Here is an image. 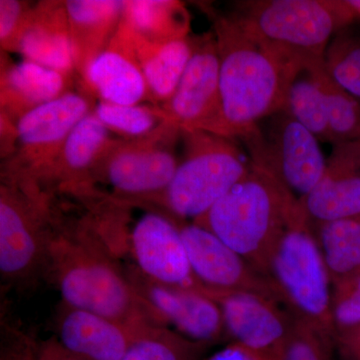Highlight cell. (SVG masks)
Listing matches in <instances>:
<instances>
[{
    "instance_id": "obj_1",
    "label": "cell",
    "mask_w": 360,
    "mask_h": 360,
    "mask_svg": "<svg viewBox=\"0 0 360 360\" xmlns=\"http://www.w3.org/2000/svg\"><path fill=\"white\" fill-rule=\"evenodd\" d=\"M80 219L52 212L46 276L61 302L120 322L129 328L167 326L130 283L124 266Z\"/></svg>"
},
{
    "instance_id": "obj_2",
    "label": "cell",
    "mask_w": 360,
    "mask_h": 360,
    "mask_svg": "<svg viewBox=\"0 0 360 360\" xmlns=\"http://www.w3.org/2000/svg\"><path fill=\"white\" fill-rule=\"evenodd\" d=\"M205 11L219 46L221 135L241 139L284 110L291 82L302 70L258 41L231 13Z\"/></svg>"
},
{
    "instance_id": "obj_3",
    "label": "cell",
    "mask_w": 360,
    "mask_h": 360,
    "mask_svg": "<svg viewBox=\"0 0 360 360\" xmlns=\"http://www.w3.org/2000/svg\"><path fill=\"white\" fill-rule=\"evenodd\" d=\"M297 205L278 180L251 163L248 174L193 222L212 231L265 276L270 255Z\"/></svg>"
},
{
    "instance_id": "obj_4",
    "label": "cell",
    "mask_w": 360,
    "mask_h": 360,
    "mask_svg": "<svg viewBox=\"0 0 360 360\" xmlns=\"http://www.w3.org/2000/svg\"><path fill=\"white\" fill-rule=\"evenodd\" d=\"M267 49L300 70L323 65L326 49L356 16L345 0H246L231 11Z\"/></svg>"
},
{
    "instance_id": "obj_5",
    "label": "cell",
    "mask_w": 360,
    "mask_h": 360,
    "mask_svg": "<svg viewBox=\"0 0 360 360\" xmlns=\"http://www.w3.org/2000/svg\"><path fill=\"white\" fill-rule=\"evenodd\" d=\"M265 276L279 302L296 321L335 335L331 314L333 283L300 200L270 255Z\"/></svg>"
},
{
    "instance_id": "obj_6",
    "label": "cell",
    "mask_w": 360,
    "mask_h": 360,
    "mask_svg": "<svg viewBox=\"0 0 360 360\" xmlns=\"http://www.w3.org/2000/svg\"><path fill=\"white\" fill-rule=\"evenodd\" d=\"M181 139L184 158L174 179L148 210L195 221L248 174L251 162L234 139L198 129H181Z\"/></svg>"
},
{
    "instance_id": "obj_7",
    "label": "cell",
    "mask_w": 360,
    "mask_h": 360,
    "mask_svg": "<svg viewBox=\"0 0 360 360\" xmlns=\"http://www.w3.org/2000/svg\"><path fill=\"white\" fill-rule=\"evenodd\" d=\"M52 224L51 195L21 175L1 172L0 272L11 285L46 276Z\"/></svg>"
},
{
    "instance_id": "obj_8",
    "label": "cell",
    "mask_w": 360,
    "mask_h": 360,
    "mask_svg": "<svg viewBox=\"0 0 360 360\" xmlns=\"http://www.w3.org/2000/svg\"><path fill=\"white\" fill-rule=\"evenodd\" d=\"M181 129L165 122L155 134L137 139H115L92 172L90 182H104L113 198L149 207L165 193L179 160L175 153Z\"/></svg>"
},
{
    "instance_id": "obj_9",
    "label": "cell",
    "mask_w": 360,
    "mask_h": 360,
    "mask_svg": "<svg viewBox=\"0 0 360 360\" xmlns=\"http://www.w3.org/2000/svg\"><path fill=\"white\" fill-rule=\"evenodd\" d=\"M250 162L278 180L297 200L321 179L328 158L319 141L285 110L262 120L241 139Z\"/></svg>"
},
{
    "instance_id": "obj_10",
    "label": "cell",
    "mask_w": 360,
    "mask_h": 360,
    "mask_svg": "<svg viewBox=\"0 0 360 360\" xmlns=\"http://www.w3.org/2000/svg\"><path fill=\"white\" fill-rule=\"evenodd\" d=\"M94 110L86 91H71L28 111L16 122L15 151L1 172L39 179L58 155L71 130Z\"/></svg>"
},
{
    "instance_id": "obj_11",
    "label": "cell",
    "mask_w": 360,
    "mask_h": 360,
    "mask_svg": "<svg viewBox=\"0 0 360 360\" xmlns=\"http://www.w3.org/2000/svg\"><path fill=\"white\" fill-rule=\"evenodd\" d=\"M161 110L180 129L221 135L219 52L213 32L195 37L193 56L174 94Z\"/></svg>"
},
{
    "instance_id": "obj_12",
    "label": "cell",
    "mask_w": 360,
    "mask_h": 360,
    "mask_svg": "<svg viewBox=\"0 0 360 360\" xmlns=\"http://www.w3.org/2000/svg\"><path fill=\"white\" fill-rule=\"evenodd\" d=\"M177 220L194 276L210 297L219 292H250L279 302L267 277L245 258L205 227Z\"/></svg>"
},
{
    "instance_id": "obj_13",
    "label": "cell",
    "mask_w": 360,
    "mask_h": 360,
    "mask_svg": "<svg viewBox=\"0 0 360 360\" xmlns=\"http://www.w3.org/2000/svg\"><path fill=\"white\" fill-rule=\"evenodd\" d=\"M129 252L144 276L163 285L205 293L194 276L179 220L160 210H148L129 233Z\"/></svg>"
},
{
    "instance_id": "obj_14",
    "label": "cell",
    "mask_w": 360,
    "mask_h": 360,
    "mask_svg": "<svg viewBox=\"0 0 360 360\" xmlns=\"http://www.w3.org/2000/svg\"><path fill=\"white\" fill-rule=\"evenodd\" d=\"M233 342L281 359L295 319L281 303L250 292L213 293Z\"/></svg>"
},
{
    "instance_id": "obj_15",
    "label": "cell",
    "mask_w": 360,
    "mask_h": 360,
    "mask_svg": "<svg viewBox=\"0 0 360 360\" xmlns=\"http://www.w3.org/2000/svg\"><path fill=\"white\" fill-rule=\"evenodd\" d=\"M124 270L137 293L180 335L212 345L226 333L219 305L205 293L156 283L134 264Z\"/></svg>"
},
{
    "instance_id": "obj_16",
    "label": "cell",
    "mask_w": 360,
    "mask_h": 360,
    "mask_svg": "<svg viewBox=\"0 0 360 360\" xmlns=\"http://www.w3.org/2000/svg\"><path fill=\"white\" fill-rule=\"evenodd\" d=\"M56 340L82 360H122L148 329H134L61 302L54 319ZM158 328V326H156Z\"/></svg>"
},
{
    "instance_id": "obj_17",
    "label": "cell",
    "mask_w": 360,
    "mask_h": 360,
    "mask_svg": "<svg viewBox=\"0 0 360 360\" xmlns=\"http://www.w3.org/2000/svg\"><path fill=\"white\" fill-rule=\"evenodd\" d=\"M300 200L310 224L360 215V141L335 144L316 186Z\"/></svg>"
},
{
    "instance_id": "obj_18",
    "label": "cell",
    "mask_w": 360,
    "mask_h": 360,
    "mask_svg": "<svg viewBox=\"0 0 360 360\" xmlns=\"http://www.w3.org/2000/svg\"><path fill=\"white\" fill-rule=\"evenodd\" d=\"M82 80L85 91L99 101L122 105L151 103L134 45L122 23L108 49L90 63Z\"/></svg>"
},
{
    "instance_id": "obj_19",
    "label": "cell",
    "mask_w": 360,
    "mask_h": 360,
    "mask_svg": "<svg viewBox=\"0 0 360 360\" xmlns=\"http://www.w3.org/2000/svg\"><path fill=\"white\" fill-rule=\"evenodd\" d=\"M113 141L110 130L92 110L71 130L58 155L35 181L51 193L54 188L65 191L94 186L90 182L92 172Z\"/></svg>"
},
{
    "instance_id": "obj_20",
    "label": "cell",
    "mask_w": 360,
    "mask_h": 360,
    "mask_svg": "<svg viewBox=\"0 0 360 360\" xmlns=\"http://www.w3.org/2000/svg\"><path fill=\"white\" fill-rule=\"evenodd\" d=\"M16 52L70 77L77 75L65 1L44 0L33 4Z\"/></svg>"
},
{
    "instance_id": "obj_21",
    "label": "cell",
    "mask_w": 360,
    "mask_h": 360,
    "mask_svg": "<svg viewBox=\"0 0 360 360\" xmlns=\"http://www.w3.org/2000/svg\"><path fill=\"white\" fill-rule=\"evenodd\" d=\"M1 113L18 122L21 116L72 90V77L25 60L11 63L1 58Z\"/></svg>"
},
{
    "instance_id": "obj_22",
    "label": "cell",
    "mask_w": 360,
    "mask_h": 360,
    "mask_svg": "<svg viewBox=\"0 0 360 360\" xmlns=\"http://www.w3.org/2000/svg\"><path fill=\"white\" fill-rule=\"evenodd\" d=\"M66 13L75 52V70L84 77L90 63L103 53L122 23V0H68Z\"/></svg>"
},
{
    "instance_id": "obj_23",
    "label": "cell",
    "mask_w": 360,
    "mask_h": 360,
    "mask_svg": "<svg viewBox=\"0 0 360 360\" xmlns=\"http://www.w3.org/2000/svg\"><path fill=\"white\" fill-rule=\"evenodd\" d=\"M125 30L148 84L151 103L161 108L174 94L186 70L193 54L195 37L189 35L163 44H149L135 39L127 28Z\"/></svg>"
},
{
    "instance_id": "obj_24",
    "label": "cell",
    "mask_w": 360,
    "mask_h": 360,
    "mask_svg": "<svg viewBox=\"0 0 360 360\" xmlns=\"http://www.w3.org/2000/svg\"><path fill=\"white\" fill-rule=\"evenodd\" d=\"M122 25L135 39L163 44L191 35L186 4L174 0H127Z\"/></svg>"
},
{
    "instance_id": "obj_25",
    "label": "cell",
    "mask_w": 360,
    "mask_h": 360,
    "mask_svg": "<svg viewBox=\"0 0 360 360\" xmlns=\"http://www.w3.org/2000/svg\"><path fill=\"white\" fill-rule=\"evenodd\" d=\"M331 283L360 272V215L311 225Z\"/></svg>"
},
{
    "instance_id": "obj_26",
    "label": "cell",
    "mask_w": 360,
    "mask_h": 360,
    "mask_svg": "<svg viewBox=\"0 0 360 360\" xmlns=\"http://www.w3.org/2000/svg\"><path fill=\"white\" fill-rule=\"evenodd\" d=\"M309 70L326 103L331 144L360 141V101L329 77L323 65Z\"/></svg>"
},
{
    "instance_id": "obj_27",
    "label": "cell",
    "mask_w": 360,
    "mask_h": 360,
    "mask_svg": "<svg viewBox=\"0 0 360 360\" xmlns=\"http://www.w3.org/2000/svg\"><path fill=\"white\" fill-rule=\"evenodd\" d=\"M284 110L319 139L331 143L326 103L321 90L309 70L291 82Z\"/></svg>"
},
{
    "instance_id": "obj_28",
    "label": "cell",
    "mask_w": 360,
    "mask_h": 360,
    "mask_svg": "<svg viewBox=\"0 0 360 360\" xmlns=\"http://www.w3.org/2000/svg\"><path fill=\"white\" fill-rule=\"evenodd\" d=\"M208 345L158 326L137 338L122 360H200Z\"/></svg>"
},
{
    "instance_id": "obj_29",
    "label": "cell",
    "mask_w": 360,
    "mask_h": 360,
    "mask_svg": "<svg viewBox=\"0 0 360 360\" xmlns=\"http://www.w3.org/2000/svg\"><path fill=\"white\" fill-rule=\"evenodd\" d=\"M94 111L110 132L122 135L124 139L148 136L169 122L165 111L156 105H122L99 101Z\"/></svg>"
},
{
    "instance_id": "obj_30",
    "label": "cell",
    "mask_w": 360,
    "mask_h": 360,
    "mask_svg": "<svg viewBox=\"0 0 360 360\" xmlns=\"http://www.w3.org/2000/svg\"><path fill=\"white\" fill-rule=\"evenodd\" d=\"M324 68L336 84L360 101V30L354 23L331 40L324 56Z\"/></svg>"
},
{
    "instance_id": "obj_31",
    "label": "cell",
    "mask_w": 360,
    "mask_h": 360,
    "mask_svg": "<svg viewBox=\"0 0 360 360\" xmlns=\"http://www.w3.org/2000/svg\"><path fill=\"white\" fill-rule=\"evenodd\" d=\"M335 335L296 321L281 360H333Z\"/></svg>"
},
{
    "instance_id": "obj_32",
    "label": "cell",
    "mask_w": 360,
    "mask_h": 360,
    "mask_svg": "<svg viewBox=\"0 0 360 360\" xmlns=\"http://www.w3.org/2000/svg\"><path fill=\"white\" fill-rule=\"evenodd\" d=\"M331 314L335 331L360 326V272L333 284Z\"/></svg>"
},
{
    "instance_id": "obj_33",
    "label": "cell",
    "mask_w": 360,
    "mask_h": 360,
    "mask_svg": "<svg viewBox=\"0 0 360 360\" xmlns=\"http://www.w3.org/2000/svg\"><path fill=\"white\" fill-rule=\"evenodd\" d=\"M32 4L20 0H0V45L2 52L18 51Z\"/></svg>"
},
{
    "instance_id": "obj_34",
    "label": "cell",
    "mask_w": 360,
    "mask_h": 360,
    "mask_svg": "<svg viewBox=\"0 0 360 360\" xmlns=\"http://www.w3.org/2000/svg\"><path fill=\"white\" fill-rule=\"evenodd\" d=\"M37 348L30 336L2 322L0 360H37Z\"/></svg>"
},
{
    "instance_id": "obj_35",
    "label": "cell",
    "mask_w": 360,
    "mask_h": 360,
    "mask_svg": "<svg viewBox=\"0 0 360 360\" xmlns=\"http://www.w3.org/2000/svg\"><path fill=\"white\" fill-rule=\"evenodd\" d=\"M335 343L343 360H360V326L336 330Z\"/></svg>"
},
{
    "instance_id": "obj_36",
    "label": "cell",
    "mask_w": 360,
    "mask_h": 360,
    "mask_svg": "<svg viewBox=\"0 0 360 360\" xmlns=\"http://www.w3.org/2000/svg\"><path fill=\"white\" fill-rule=\"evenodd\" d=\"M208 360H281L278 357L255 352L243 347L238 343L232 342L229 347L212 355Z\"/></svg>"
},
{
    "instance_id": "obj_37",
    "label": "cell",
    "mask_w": 360,
    "mask_h": 360,
    "mask_svg": "<svg viewBox=\"0 0 360 360\" xmlns=\"http://www.w3.org/2000/svg\"><path fill=\"white\" fill-rule=\"evenodd\" d=\"M37 360H82L71 354L61 347L56 338L44 341L39 345Z\"/></svg>"
},
{
    "instance_id": "obj_38",
    "label": "cell",
    "mask_w": 360,
    "mask_h": 360,
    "mask_svg": "<svg viewBox=\"0 0 360 360\" xmlns=\"http://www.w3.org/2000/svg\"><path fill=\"white\" fill-rule=\"evenodd\" d=\"M345 1L354 11L357 20H360V0H345Z\"/></svg>"
},
{
    "instance_id": "obj_39",
    "label": "cell",
    "mask_w": 360,
    "mask_h": 360,
    "mask_svg": "<svg viewBox=\"0 0 360 360\" xmlns=\"http://www.w3.org/2000/svg\"></svg>"
}]
</instances>
